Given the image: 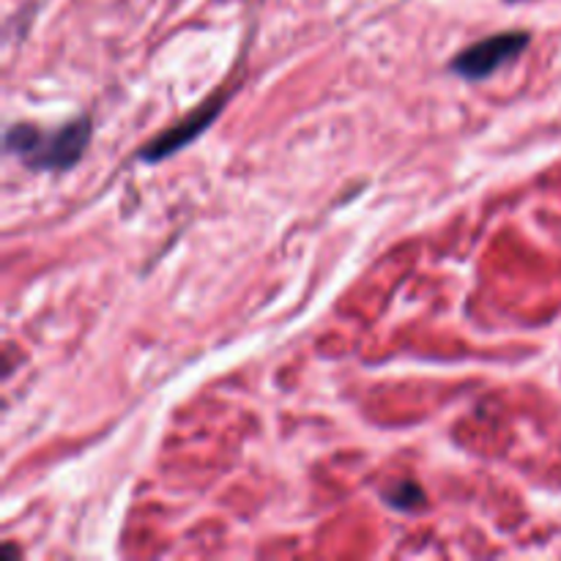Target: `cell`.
Returning <instances> with one entry per match:
<instances>
[{
  "label": "cell",
  "mask_w": 561,
  "mask_h": 561,
  "mask_svg": "<svg viewBox=\"0 0 561 561\" xmlns=\"http://www.w3.org/2000/svg\"><path fill=\"white\" fill-rule=\"evenodd\" d=\"M507 3H520V0H507Z\"/></svg>",
  "instance_id": "5"
},
{
  "label": "cell",
  "mask_w": 561,
  "mask_h": 561,
  "mask_svg": "<svg viewBox=\"0 0 561 561\" xmlns=\"http://www.w3.org/2000/svg\"><path fill=\"white\" fill-rule=\"evenodd\" d=\"M531 44L529 31H499L491 33L488 38L469 44L466 49L453 55L449 60V71L463 77L466 82H482L488 77L496 75L507 64L520 58L526 47Z\"/></svg>",
  "instance_id": "2"
},
{
  "label": "cell",
  "mask_w": 561,
  "mask_h": 561,
  "mask_svg": "<svg viewBox=\"0 0 561 561\" xmlns=\"http://www.w3.org/2000/svg\"><path fill=\"white\" fill-rule=\"evenodd\" d=\"M91 115H77L55 129H42L31 121H16L5 129V151L33 173H66L85 157L91 146Z\"/></svg>",
  "instance_id": "1"
},
{
  "label": "cell",
  "mask_w": 561,
  "mask_h": 561,
  "mask_svg": "<svg viewBox=\"0 0 561 561\" xmlns=\"http://www.w3.org/2000/svg\"><path fill=\"white\" fill-rule=\"evenodd\" d=\"M381 499L389 504V507L398 510V513H405V515L416 513V510H422L427 504L425 488H422L416 480L392 482L389 488H383Z\"/></svg>",
  "instance_id": "4"
},
{
  "label": "cell",
  "mask_w": 561,
  "mask_h": 561,
  "mask_svg": "<svg viewBox=\"0 0 561 561\" xmlns=\"http://www.w3.org/2000/svg\"><path fill=\"white\" fill-rule=\"evenodd\" d=\"M230 88H222V91L211 93V96H208L201 107H195L192 113H186L184 118L175 121L173 126H168V129L159 131L157 137H151V140H148L146 146L137 151V159H140V162L153 164V162H162V159L173 157V153H179L181 148L190 146V142L195 140V137H201L203 131L214 124V118L222 113V107L228 104V99H230Z\"/></svg>",
  "instance_id": "3"
}]
</instances>
